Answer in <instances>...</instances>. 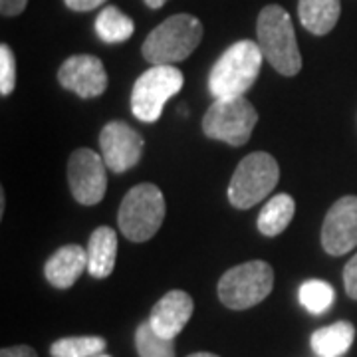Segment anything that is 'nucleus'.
<instances>
[{
    "mask_svg": "<svg viewBox=\"0 0 357 357\" xmlns=\"http://www.w3.org/2000/svg\"><path fill=\"white\" fill-rule=\"evenodd\" d=\"M201 40V20L191 14H175L149 32L141 54L151 66H173L187 60L199 48Z\"/></svg>",
    "mask_w": 357,
    "mask_h": 357,
    "instance_id": "2",
    "label": "nucleus"
},
{
    "mask_svg": "<svg viewBox=\"0 0 357 357\" xmlns=\"http://www.w3.org/2000/svg\"><path fill=\"white\" fill-rule=\"evenodd\" d=\"M256 121L258 114L246 96L218 98L204 114L203 131L211 139L225 141L232 147H243L250 141Z\"/></svg>",
    "mask_w": 357,
    "mask_h": 357,
    "instance_id": "7",
    "label": "nucleus"
},
{
    "mask_svg": "<svg viewBox=\"0 0 357 357\" xmlns=\"http://www.w3.org/2000/svg\"><path fill=\"white\" fill-rule=\"evenodd\" d=\"M135 347L139 357H175V344L155 332L149 321L141 324L135 332Z\"/></svg>",
    "mask_w": 357,
    "mask_h": 357,
    "instance_id": "21",
    "label": "nucleus"
},
{
    "mask_svg": "<svg viewBox=\"0 0 357 357\" xmlns=\"http://www.w3.org/2000/svg\"><path fill=\"white\" fill-rule=\"evenodd\" d=\"M192 310L195 302L189 294L183 290H171L155 304L147 321L159 335L167 340H175L189 324Z\"/></svg>",
    "mask_w": 357,
    "mask_h": 357,
    "instance_id": "13",
    "label": "nucleus"
},
{
    "mask_svg": "<svg viewBox=\"0 0 357 357\" xmlns=\"http://www.w3.org/2000/svg\"><path fill=\"white\" fill-rule=\"evenodd\" d=\"M264 54L258 42L241 40L232 44L213 66L208 76V89L213 98H238L255 86L262 68Z\"/></svg>",
    "mask_w": 357,
    "mask_h": 357,
    "instance_id": "3",
    "label": "nucleus"
},
{
    "mask_svg": "<svg viewBox=\"0 0 357 357\" xmlns=\"http://www.w3.org/2000/svg\"><path fill=\"white\" fill-rule=\"evenodd\" d=\"M296 215V203L290 195L280 192L276 197H272L260 211L258 215V230L264 236H278L284 230L288 229V225L292 222Z\"/></svg>",
    "mask_w": 357,
    "mask_h": 357,
    "instance_id": "18",
    "label": "nucleus"
},
{
    "mask_svg": "<svg viewBox=\"0 0 357 357\" xmlns=\"http://www.w3.org/2000/svg\"><path fill=\"white\" fill-rule=\"evenodd\" d=\"M58 82L62 84V88L74 91L82 100H91L107 89V72L100 58L77 54L60 66Z\"/></svg>",
    "mask_w": 357,
    "mask_h": 357,
    "instance_id": "12",
    "label": "nucleus"
},
{
    "mask_svg": "<svg viewBox=\"0 0 357 357\" xmlns=\"http://www.w3.org/2000/svg\"><path fill=\"white\" fill-rule=\"evenodd\" d=\"M4 192H0V213H4Z\"/></svg>",
    "mask_w": 357,
    "mask_h": 357,
    "instance_id": "30",
    "label": "nucleus"
},
{
    "mask_svg": "<svg viewBox=\"0 0 357 357\" xmlns=\"http://www.w3.org/2000/svg\"><path fill=\"white\" fill-rule=\"evenodd\" d=\"M88 268V250L79 244H66L48 258L44 276L58 290H68Z\"/></svg>",
    "mask_w": 357,
    "mask_h": 357,
    "instance_id": "14",
    "label": "nucleus"
},
{
    "mask_svg": "<svg viewBox=\"0 0 357 357\" xmlns=\"http://www.w3.org/2000/svg\"><path fill=\"white\" fill-rule=\"evenodd\" d=\"M258 46L270 66L282 76H296L302 70V56L292 18L278 4H268L258 14L256 24Z\"/></svg>",
    "mask_w": 357,
    "mask_h": 357,
    "instance_id": "1",
    "label": "nucleus"
},
{
    "mask_svg": "<svg viewBox=\"0 0 357 357\" xmlns=\"http://www.w3.org/2000/svg\"><path fill=\"white\" fill-rule=\"evenodd\" d=\"M117 258V234L109 227H100L91 232L88 243V272L102 280L107 278L115 268Z\"/></svg>",
    "mask_w": 357,
    "mask_h": 357,
    "instance_id": "15",
    "label": "nucleus"
},
{
    "mask_svg": "<svg viewBox=\"0 0 357 357\" xmlns=\"http://www.w3.org/2000/svg\"><path fill=\"white\" fill-rule=\"evenodd\" d=\"M102 357H107V356H102Z\"/></svg>",
    "mask_w": 357,
    "mask_h": 357,
    "instance_id": "31",
    "label": "nucleus"
},
{
    "mask_svg": "<svg viewBox=\"0 0 357 357\" xmlns=\"http://www.w3.org/2000/svg\"><path fill=\"white\" fill-rule=\"evenodd\" d=\"M280 181L278 161L270 153L256 151L238 163L229 185V201L234 208H252L266 199Z\"/></svg>",
    "mask_w": 357,
    "mask_h": 357,
    "instance_id": "5",
    "label": "nucleus"
},
{
    "mask_svg": "<svg viewBox=\"0 0 357 357\" xmlns=\"http://www.w3.org/2000/svg\"><path fill=\"white\" fill-rule=\"evenodd\" d=\"M105 0H66V6L76 10V13H88L98 6H102Z\"/></svg>",
    "mask_w": 357,
    "mask_h": 357,
    "instance_id": "27",
    "label": "nucleus"
},
{
    "mask_svg": "<svg viewBox=\"0 0 357 357\" xmlns=\"http://www.w3.org/2000/svg\"><path fill=\"white\" fill-rule=\"evenodd\" d=\"M0 357H38V354L30 345H14V347H2Z\"/></svg>",
    "mask_w": 357,
    "mask_h": 357,
    "instance_id": "26",
    "label": "nucleus"
},
{
    "mask_svg": "<svg viewBox=\"0 0 357 357\" xmlns=\"http://www.w3.org/2000/svg\"><path fill=\"white\" fill-rule=\"evenodd\" d=\"M165 220V197L153 183H141L123 197L117 225L121 234L131 243L153 238Z\"/></svg>",
    "mask_w": 357,
    "mask_h": 357,
    "instance_id": "4",
    "label": "nucleus"
},
{
    "mask_svg": "<svg viewBox=\"0 0 357 357\" xmlns=\"http://www.w3.org/2000/svg\"><path fill=\"white\" fill-rule=\"evenodd\" d=\"M274 288V270L264 260L230 268L218 280V298L230 310H248L264 302Z\"/></svg>",
    "mask_w": 357,
    "mask_h": 357,
    "instance_id": "6",
    "label": "nucleus"
},
{
    "mask_svg": "<svg viewBox=\"0 0 357 357\" xmlns=\"http://www.w3.org/2000/svg\"><path fill=\"white\" fill-rule=\"evenodd\" d=\"M68 185L79 204L93 206L107 191V165L103 157L91 149H76L68 161Z\"/></svg>",
    "mask_w": 357,
    "mask_h": 357,
    "instance_id": "9",
    "label": "nucleus"
},
{
    "mask_svg": "<svg viewBox=\"0 0 357 357\" xmlns=\"http://www.w3.org/2000/svg\"><path fill=\"white\" fill-rule=\"evenodd\" d=\"M165 2H167V0H145V4H147L149 8H153V10L161 8V6H163Z\"/></svg>",
    "mask_w": 357,
    "mask_h": 357,
    "instance_id": "28",
    "label": "nucleus"
},
{
    "mask_svg": "<svg viewBox=\"0 0 357 357\" xmlns=\"http://www.w3.org/2000/svg\"><path fill=\"white\" fill-rule=\"evenodd\" d=\"M356 340V328L349 321H335L312 333L310 345L319 357H340L351 347Z\"/></svg>",
    "mask_w": 357,
    "mask_h": 357,
    "instance_id": "17",
    "label": "nucleus"
},
{
    "mask_svg": "<svg viewBox=\"0 0 357 357\" xmlns=\"http://www.w3.org/2000/svg\"><path fill=\"white\" fill-rule=\"evenodd\" d=\"M16 88V60L8 44L0 46V93L6 98Z\"/></svg>",
    "mask_w": 357,
    "mask_h": 357,
    "instance_id": "23",
    "label": "nucleus"
},
{
    "mask_svg": "<svg viewBox=\"0 0 357 357\" xmlns=\"http://www.w3.org/2000/svg\"><path fill=\"white\" fill-rule=\"evenodd\" d=\"M96 32L103 42L119 44V42H128L133 36L135 24L117 6H105L96 20Z\"/></svg>",
    "mask_w": 357,
    "mask_h": 357,
    "instance_id": "19",
    "label": "nucleus"
},
{
    "mask_svg": "<svg viewBox=\"0 0 357 357\" xmlns=\"http://www.w3.org/2000/svg\"><path fill=\"white\" fill-rule=\"evenodd\" d=\"M333 302V288L324 280H307L300 286V304L312 314H321Z\"/></svg>",
    "mask_w": 357,
    "mask_h": 357,
    "instance_id": "22",
    "label": "nucleus"
},
{
    "mask_svg": "<svg viewBox=\"0 0 357 357\" xmlns=\"http://www.w3.org/2000/svg\"><path fill=\"white\" fill-rule=\"evenodd\" d=\"M107 342L100 335H79V337H62L50 347L52 357H96L103 354Z\"/></svg>",
    "mask_w": 357,
    "mask_h": 357,
    "instance_id": "20",
    "label": "nucleus"
},
{
    "mask_svg": "<svg viewBox=\"0 0 357 357\" xmlns=\"http://www.w3.org/2000/svg\"><path fill=\"white\" fill-rule=\"evenodd\" d=\"M187 357H218L215 354H206V351H199V354H191V356Z\"/></svg>",
    "mask_w": 357,
    "mask_h": 357,
    "instance_id": "29",
    "label": "nucleus"
},
{
    "mask_svg": "<svg viewBox=\"0 0 357 357\" xmlns=\"http://www.w3.org/2000/svg\"><path fill=\"white\" fill-rule=\"evenodd\" d=\"M143 145L145 143L139 131H135L126 121H119V119L103 126L100 133L103 161L107 169H112L114 173H123L137 165L143 153Z\"/></svg>",
    "mask_w": 357,
    "mask_h": 357,
    "instance_id": "11",
    "label": "nucleus"
},
{
    "mask_svg": "<svg viewBox=\"0 0 357 357\" xmlns=\"http://www.w3.org/2000/svg\"><path fill=\"white\" fill-rule=\"evenodd\" d=\"M185 76L175 66H151L131 89V112L143 123H155L165 103L183 89Z\"/></svg>",
    "mask_w": 357,
    "mask_h": 357,
    "instance_id": "8",
    "label": "nucleus"
},
{
    "mask_svg": "<svg viewBox=\"0 0 357 357\" xmlns=\"http://www.w3.org/2000/svg\"><path fill=\"white\" fill-rule=\"evenodd\" d=\"M321 246L328 255L344 256L357 246V197L337 199L321 225Z\"/></svg>",
    "mask_w": 357,
    "mask_h": 357,
    "instance_id": "10",
    "label": "nucleus"
},
{
    "mask_svg": "<svg viewBox=\"0 0 357 357\" xmlns=\"http://www.w3.org/2000/svg\"><path fill=\"white\" fill-rule=\"evenodd\" d=\"M344 286L349 298L357 300V255L345 264L344 268Z\"/></svg>",
    "mask_w": 357,
    "mask_h": 357,
    "instance_id": "24",
    "label": "nucleus"
},
{
    "mask_svg": "<svg viewBox=\"0 0 357 357\" xmlns=\"http://www.w3.org/2000/svg\"><path fill=\"white\" fill-rule=\"evenodd\" d=\"M342 14L340 0H300L298 16L302 26L316 36L330 34Z\"/></svg>",
    "mask_w": 357,
    "mask_h": 357,
    "instance_id": "16",
    "label": "nucleus"
},
{
    "mask_svg": "<svg viewBox=\"0 0 357 357\" xmlns=\"http://www.w3.org/2000/svg\"><path fill=\"white\" fill-rule=\"evenodd\" d=\"M28 0H0V13L2 16H18L24 13Z\"/></svg>",
    "mask_w": 357,
    "mask_h": 357,
    "instance_id": "25",
    "label": "nucleus"
}]
</instances>
